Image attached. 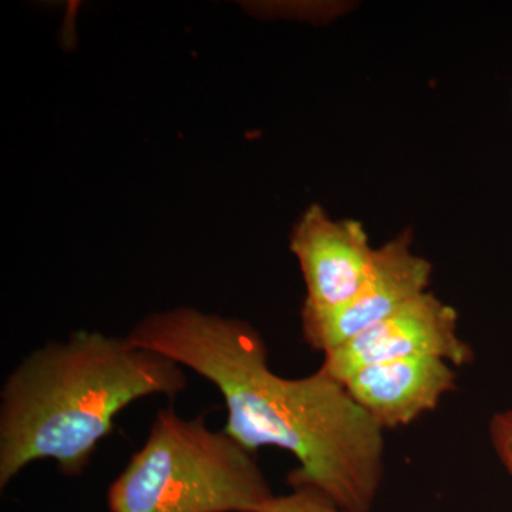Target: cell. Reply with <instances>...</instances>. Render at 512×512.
<instances>
[{
    "label": "cell",
    "instance_id": "1",
    "mask_svg": "<svg viewBox=\"0 0 512 512\" xmlns=\"http://www.w3.org/2000/svg\"><path fill=\"white\" fill-rule=\"evenodd\" d=\"M127 338L214 384L224 397L225 433L256 453L278 447L298 461L292 488L311 487L346 512H370L386 471L384 431L345 384L319 369L276 375L259 330L194 308L154 312Z\"/></svg>",
    "mask_w": 512,
    "mask_h": 512
},
{
    "label": "cell",
    "instance_id": "2",
    "mask_svg": "<svg viewBox=\"0 0 512 512\" xmlns=\"http://www.w3.org/2000/svg\"><path fill=\"white\" fill-rule=\"evenodd\" d=\"M185 387L183 366L127 336L79 330L33 350L0 392V488L39 460L82 476L126 407Z\"/></svg>",
    "mask_w": 512,
    "mask_h": 512
},
{
    "label": "cell",
    "instance_id": "4",
    "mask_svg": "<svg viewBox=\"0 0 512 512\" xmlns=\"http://www.w3.org/2000/svg\"><path fill=\"white\" fill-rule=\"evenodd\" d=\"M412 244V231L406 229L376 248L369 274L345 305L333 309L302 305L303 340L325 355L429 292L433 266L414 254Z\"/></svg>",
    "mask_w": 512,
    "mask_h": 512
},
{
    "label": "cell",
    "instance_id": "6",
    "mask_svg": "<svg viewBox=\"0 0 512 512\" xmlns=\"http://www.w3.org/2000/svg\"><path fill=\"white\" fill-rule=\"evenodd\" d=\"M289 248L305 281L303 305L313 309L339 308L352 299L376 251L362 222L333 220L319 204L293 225Z\"/></svg>",
    "mask_w": 512,
    "mask_h": 512
},
{
    "label": "cell",
    "instance_id": "9",
    "mask_svg": "<svg viewBox=\"0 0 512 512\" xmlns=\"http://www.w3.org/2000/svg\"><path fill=\"white\" fill-rule=\"evenodd\" d=\"M495 454L512 478V410L495 413L488 424Z\"/></svg>",
    "mask_w": 512,
    "mask_h": 512
},
{
    "label": "cell",
    "instance_id": "5",
    "mask_svg": "<svg viewBox=\"0 0 512 512\" xmlns=\"http://www.w3.org/2000/svg\"><path fill=\"white\" fill-rule=\"evenodd\" d=\"M413 357H440L457 369L476 360L474 349L458 335L456 309L430 291L326 352L320 369L345 383L363 367Z\"/></svg>",
    "mask_w": 512,
    "mask_h": 512
},
{
    "label": "cell",
    "instance_id": "7",
    "mask_svg": "<svg viewBox=\"0 0 512 512\" xmlns=\"http://www.w3.org/2000/svg\"><path fill=\"white\" fill-rule=\"evenodd\" d=\"M343 384L380 429L397 430L457 389V367L440 357H413L363 367Z\"/></svg>",
    "mask_w": 512,
    "mask_h": 512
},
{
    "label": "cell",
    "instance_id": "8",
    "mask_svg": "<svg viewBox=\"0 0 512 512\" xmlns=\"http://www.w3.org/2000/svg\"><path fill=\"white\" fill-rule=\"evenodd\" d=\"M261 512H346L316 488L296 487L291 493L275 495Z\"/></svg>",
    "mask_w": 512,
    "mask_h": 512
},
{
    "label": "cell",
    "instance_id": "3",
    "mask_svg": "<svg viewBox=\"0 0 512 512\" xmlns=\"http://www.w3.org/2000/svg\"><path fill=\"white\" fill-rule=\"evenodd\" d=\"M275 497L256 453L173 407L107 488L110 512H261Z\"/></svg>",
    "mask_w": 512,
    "mask_h": 512
}]
</instances>
